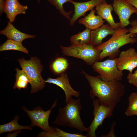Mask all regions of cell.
Segmentation results:
<instances>
[{"label": "cell", "instance_id": "obj_1", "mask_svg": "<svg viewBox=\"0 0 137 137\" xmlns=\"http://www.w3.org/2000/svg\"><path fill=\"white\" fill-rule=\"evenodd\" d=\"M81 73L84 75L91 88L90 92L91 98L93 100L97 97L101 104L106 107H115L124 93L123 84L119 81H103L99 75L92 76L83 71Z\"/></svg>", "mask_w": 137, "mask_h": 137}, {"label": "cell", "instance_id": "obj_2", "mask_svg": "<svg viewBox=\"0 0 137 137\" xmlns=\"http://www.w3.org/2000/svg\"><path fill=\"white\" fill-rule=\"evenodd\" d=\"M129 29L121 27L115 30L112 37L107 41L95 47V49L101 51L98 60L108 57L110 59L115 58L119 53V48L128 44L137 42V34L129 32Z\"/></svg>", "mask_w": 137, "mask_h": 137}, {"label": "cell", "instance_id": "obj_3", "mask_svg": "<svg viewBox=\"0 0 137 137\" xmlns=\"http://www.w3.org/2000/svg\"><path fill=\"white\" fill-rule=\"evenodd\" d=\"M66 103L65 107L59 109L58 115L53 123L59 126L75 128L81 133L87 132L88 128L84 126L80 117L82 108L80 99H74L71 96Z\"/></svg>", "mask_w": 137, "mask_h": 137}, {"label": "cell", "instance_id": "obj_4", "mask_svg": "<svg viewBox=\"0 0 137 137\" xmlns=\"http://www.w3.org/2000/svg\"><path fill=\"white\" fill-rule=\"evenodd\" d=\"M18 60L22 70L30 79L31 93H34L42 90L45 86L46 82L41 75L43 66L40 59L34 57L29 60H26L24 58Z\"/></svg>", "mask_w": 137, "mask_h": 137}, {"label": "cell", "instance_id": "obj_5", "mask_svg": "<svg viewBox=\"0 0 137 137\" xmlns=\"http://www.w3.org/2000/svg\"><path fill=\"white\" fill-rule=\"evenodd\" d=\"M63 54L83 60L87 64L92 65L98 60L101 51L96 50L91 43L82 45H71L68 47L60 46Z\"/></svg>", "mask_w": 137, "mask_h": 137}, {"label": "cell", "instance_id": "obj_6", "mask_svg": "<svg viewBox=\"0 0 137 137\" xmlns=\"http://www.w3.org/2000/svg\"><path fill=\"white\" fill-rule=\"evenodd\" d=\"M117 58L108 59L102 62L96 61L92 65L93 70L105 81L122 80L123 73L116 65Z\"/></svg>", "mask_w": 137, "mask_h": 137}, {"label": "cell", "instance_id": "obj_7", "mask_svg": "<svg viewBox=\"0 0 137 137\" xmlns=\"http://www.w3.org/2000/svg\"><path fill=\"white\" fill-rule=\"evenodd\" d=\"M94 110L93 113V119L88 130L87 137H96L95 132L98 127L102 125L104 120L109 118L113 115L114 107H106L100 104L99 99L93 100Z\"/></svg>", "mask_w": 137, "mask_h": 137}, {"label": "cell", "instance_id": "obj_8", "mask_svg": "<svg viewBox=\"0 0 137 137\" xmlns=\"http://www.w3.org/2000/svg\"><path fill=\"white\" fill-rule=\"evenodd\" d=\"M57 103L56 100L50 109L45 111L41 107L35 108L32 111L27 109L24 106L22 109L26 112L30 118L31 121L30 126L31 127L38 126L45 131L51 130L52 127L50 126L49 124L48 119L51 110L55 107Z\"/></svg>", "mask_w": 137, "mask_h": 137}, {"label": "cell", "instance_id": "obj_9", "mask_svg": "<svg viewBox=\"0 0 137 137\" xmlns=\"http://www.w3.org/2000/svg\"><path fill=\"white\" fill-rule=\"evenodd\" d=\"M112 6L114 10L118 16L120 27L125 28L130 25L129 19L132 14H137V9L127 0H113Z\"/></svg>", "mask_w": 137, "mask_h": 137}, {"label": "cell", "instance_id": "obj_10", "mask_svg": "<svg viewBox=\"0 0 137 137\" xmlns=\"http://www.w3.org/2000/svg\"><path fill=\"white\" fill-rule=\"evenodd\" d=\"M116 65L120 71L126 70L132 73L137 67V52L135 49L131 47L121 52L117 58Z\"/></svg>", "mask_w": 137, "mask_h": 137}, {"label": "cell", "instance_id": "obj_11", "mask_svg": "<svg viewBox=\"0 0 137 137\" xmlns=\"http://www.w3.org/2000/svg\"><path fill=\"white\" fill-rule=\"evenodd\" d=\"M106 0H91L87 2H78L72 0L71 3L74 7V13L70 20L71 26H73L76 21L80 17L85 16L86 13L91 11L99 4Z\"/></svg>", "mask_w": 137, "mask_h": 137}, {"label": "cell", "instance_id": "obj_12", "mask_svg": "<svg viewBox=\"0 0 137 137\" xmlns=\"http://www.w3.org/2000/svg\"><path fill=\"white\" fill-rule=\"evenodd\" d=\"M45 82L55 84L61 88L65 93L66 103L72 96L78 97L80 95V92L75 90L71 86L68 75L66 73L62 74L56 78L49 77L45 80Z\"/></svg>", "mask_w": 137, "mask_h": 137}, {"label": "cell", "instance_id": "obj_13", "mask_svg": "<svg viewBox=\"0 0 137 137\" xmlns=\"http://www.w3.org/2000/svg\"><path fill=\"white\" fill-rule=\"evenodd\" d=\"M28 9L27 6L21 4L18 0H5L4 12L9 21L12 23L15 21L18 15L25 14Z\"/></svg>", "mask_w": 137, "mask_h": 137}, {"label": "cell", "instance_id": "obj_14", "mask_svg": "<svg viewBox=\"0 0 137 137\" xmlns=\"http://www.w3.org/2000/svg\"><path fill=\"white\" fill-rule=\"evenodd\" d=\"M113 6L108 4L106 1L95 7L96 13L103 19H105L110 25L115 30L120 27V22L116 23L111 14L113 10Z\"/></svg>", "mask_w": 137, "mask_h": 137}, {"label": "cell", "instance_id": "obj_15", "mask_svg": "<svg viewBox=\"0 0 137 137\" xmlns=\"http://www.w3.org/2000/svg\"><path fill=\"white\" fill-rule=\"evenodd\" d=\"M0 34L6 36L8 39L22 42L24 40L28 38H34V35L28 34L22 32L16 29L9 21H8L7 26L0 31Z\"/></svg>", "mask_w": 137, "mask_h": 137}, {"label": "cell", "instance_id": "obj_16", "mask_svg": "<svg viewBox=\"0 0 137 137\" xmlns=\"http://www.w3.org/2000/svg\"><path fill=\"white\" fill-rule=\"evenodd\" d=\"M115 30L108 23L103 24L98 28L91 31V43L93 46L102 44L103 39L109 35H112Z\"/></svg>", "mask_w": 137, "mask_h": 137}, {"label": "cell", "instance_id": "obj_17", "mask_svg": "<svg viewBox=\"0 0 137 137\" xmlns=\"http://www.w3.org/2000/svg\"><path fill=\"white\" fill-rule=\"evenodd\" d=\"M96 10L93 9L84 18L79 19L78 22L91 30H95L104 24L105 20L99 15L95 14Z\"/></svg>", "mask_w": 137, "mask_h": 137}, {"label": "cell", "instance_id": "obj_18", "mask_svg": "<svg viewBox=\"0 0 137 137\" xmlns=\"http://www.w3.org/2000/svg\"><path fill=\"white\" fill-rule=\"evenodd\" d=\"M38 136L46 137H87L86 135L78 133H72L64 131L56 127H52V130L43 131L39 134Z\"/></svg>", "mask_w": 137, "mask_h": 137}, {"label": "cell", "instance_id": "obj_19", "mask_svg": "<svg viewBox=\"0 0 137 137\" xmlns=\"http://www.w3.org/2000/svg\"><path fill=\"white\" fill-rule=\"evenodd\" d=\"M69 64L65 58L59 57L55 59L52 63L50 67L52 71L56 75L65 73L68 68Z\"/></svg>", "mask_w": 137, "mask_h": 137}, {"label": "cell", "instance_id": "obj_20", "mask_svg": "<svg viewBox=\"0 0 137 137\" xmlns=\"http://www.w3.org/2000/svg\"><path fill=\"white\" fill-rule=\"evenodd\" d=\"M91 30L86 28L82 32L72 36L70 38L71 45H79L91 43Z\"/></svg>", "mask_w": 137, "mask_h": 137}, {"label": "cell", "instance_id": "obj_21", "mask_svg": "<svg viewBox=\"0 0 137 137\" xmlns=\"http://www.w3.org/2000/svg\"><path fill=\"white\" fill-rule=\"evenodd\" d=\"M19 118V116L16 115L11 121L5 124L0 125V134L23 129L32 130V127L30 126H23L20 125L18 122Z\"/></svg>", "mask_w": 137, "mask_h": 137}, {"label": "cell", "instance_id": "obj_22", "mask_svg": "<svg viewBox=\"0 0 137 137\" xmlns=\"http://www.w3.org/2000/svg\"><path fill=\"white\" fill-rule=\"evenodd\" d=\"M16 74L15 75V81L13 88L15 89L27 88L29 83L30 82V79L26 73L22 70L16 68Z\"/></svg>", "mask_w": 137, "mask_h": 137}, {"label": "cell", "instance_id": "obj_23", "mask_svg": "<svg viewBox=\"0 0 137 137\" xmlns=\"http://www.w3.org/2000/svg\"><path fill=\"white\" fill-rule=\"evenodd\" d=\"M10 50H14L28 54V50L23 45L22 42L8 39L0 46V52Z\"/></svg>", "mask_w": 137, "mask_h": 137}, {"label": "cell", "instance_id": "obj_24", "mask_svg": "<svg viewBox=\"0 0 137 137\" xmlns=\"http://www.w3.org/2000/svg\"><path fill=\"white\" fill-rule=\"evenodd\" d=\"M128 106L125 114L127 116H137V93H131L128 97Z\"/></svg>", "mask_w": 137, "mask_h": 137}, {"label": "cell", "instance_id": "obj_25", "mask_svg": "<svg viewBox=\"0 0 137 137\" xmlns=\"http://www.w3.org/2000/svg\"><path fill=\"white\" fill-rule=\"evenodd\" d=\"M54 5L56 9L58 10L60 13L67 20H70L71 19L70 15L72 11H70L66 12L63 8V4L67 2L71 3L72 0H47Z\"/></svg>", "mask_w": 137, "mask_h": 137}, {"label": "cell", "instance_id": "obj_26", "mask_svg": "<svg viewBox=\"0 0 137 137\" xmlns=\"http://www.w3.org/2000/svg\"><path fill=\"white\" fill-rule=\"evenodd\" d=\"M127 78L130 84L137 87V69L134 73L129 72L127 76Z\"/></svg>", "mask_w": 137, "mask_h": 137}, {"label": "cell", "instance_id": "obj_27", "mask_svg": "<svg viewBox=\"0 0 137 137\" xmlns=\"http://www.w3.org/2000/svg\"><path fill=\"white\" fill-rule=\"evenodd\" d=\"M131 27L129 28V33L137 34V20H133L130 22Z\"/></svg>", "mask_w": 137, "mask_h": 137}, {"label": "cell", "instance_id": "obj_28", "mask_svg": "<svg viewBox=\"0 0 137 137\" xmlns=\"http://www.w3.org/2000/svg\"><path fill=\"white\" fill-rule=\"evenodd\" d=\"M5 0H0V15L4 12V7L5 2Z\"/></svg>", "mask_w": 137, "mask_h": 137}, {"label": "cell", "instance_id": "obj_29", "mask_svg": "<svg viewBox=\"0 0 137 137\" xmlns=\"http://www.w3.org/2000/svg\"><path fill=\"white\" fill-rule=\"evenodd\" d=\"M129 3L137 9V0H127Z\"/></svg>", "mask_w": 137, "mask_h": 137}, {"label": "cell", "instance_id": "obj_30", "mask_svg": "<svg viewBox=\"0 0 137 137\" xmlns=\"http://www.w3.org/2000/svg\"><path fill=\"white\" fill-rule=\"evenodd\" d=\"M38 1L39 3H40V0H38Z\"/></svg>", "mask_w": 137, "mask_h": 137}]
</instances>
